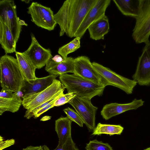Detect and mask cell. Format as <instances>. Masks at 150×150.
<instances>
[{"mask_svg":"<svg viewBox=\"0 0 150 150\" xmlns=\"http://www.w3.org/2000/svg\"><path fill=\"white\" fill-rule=\"evenodd\" d=\"M53 150H79L73 141L71 137L69 138L65 143L62 146L58 145Z\"/></svg>","mask_w":150,"mask_h":150,"instance_id":"obj_29","label":"cell"},{"mask_svg":"<svg viewBox=\"0 0 150 150\" xmlns=\"http://www.w3.org/2000/svg\"><path fill=\"white\" fill-rule=\"evenodd\" d=\"M72 121L67 116L61 117L55 121V131L59 138L58 145L62 146L71 137Z\"/></svg>","mask_w":150,"mask_h":150,"instance_id":"obj_20","label":"cell"},{"mask_svg":"<svg viewBox=\"0 0 150 150\" xmlns=\"http://www.w3.org/2000/svg\"><path fill=\"white\" fill-rule=\"evenodd\" d=\"M31 42L28 49L23 52L31 60L36 69H40L46 66L52 57L50 49H46L39 43L33 33L31 34Z\"/></svg>","mask_w":150,"mask_h":150,"instance_id":"obj_11","label":"cell"},{"mask_svg":"<svg viewBox=\"0 0 150 150\" xmlns=\"http://www.w3.org/2000/svg\"><path fill=\"white\" fill-rule=\"evenodd\" d=\"M42 150H50L49 148L45 145L42 146Z\"/></svg>","mask_w":150,"mask_h":150,"instance_id":"obj_35","label":"cell"},{"mask_svg":"<svg viewBox=\"0 0 150 150\" xmlns=\"http://www.w3.org/2000/svg\"><path fill=\"white\" fill-rule=\"evenodd\" d=\"M124 127L120 125L103 124L98 123L93 131L92 135H100L101 134H108L110 136L114 134L120 135Z\"/></svg>","mask_w":150,"mask_h":150,"instance_id":"obj_23","label":"cell"},{"mask_svg":"<svg viewBox=\"0 0 150 150\" xmlns=\"http://www.w3.org/2000/svg\"><path fill=\"white\" fill-rule=\"evenodd\" d=\"M65 88L59 80L55 79L51 85L43 91L23 98L22 105L27 110H31L58 96L64 94Z\"/></svg>","mask_w":150,"mask_h":150,"instance_id":"obj_7","label":"cell"},{"mask_svg":"<svg viewBox=\"0 0 150 150\" xmlns=\"http://www.w3.org/2000/svg\"><path fill=\"white\" fill-rule=\"evenodd\" d=\"M92 64L101 78L105 86H112L121 89L127 94L132 93L137 83L136 81L122 76L97 62H93Z\"/></svg>","mask_w":150,"mask_h":150,"instance_id":"obj_5","label":"cell"},{"mask_svg":"<svg viewBox=\"0 0 150 150\" xmlns=\"http://www.w3.org/2000/svg\"><path fill=\"white\" fill-rule=\"evenodd\" d=\"M98 0H67L54 14V20L60 27L59 36L64 33L70 38L76 33L89 10Z\"/></svg>","mask_w":150,"mask_h":150,"instance_id":"obj_1","label":"cell"},{"mask_svg":"<svg viewBox=\"0 0 150 150\" xmlns=\"http://www.w3.org/2000/svg\"><path fill=\"white\" fill-rule=\"evenodd\" d=\"M81 39L79 37H76L69 43L60 47L58 50V53L63 58L67 57L69 54L74 52L80 47Z\"/></svg>","mask_w":150,"mask_h":150,"instance_id":"obj_24","label":"cell"},{"mask_svg":"<svg viewBox=\"0 0 150 150\" xmlns=\"http://www.w3.org/2000/svg\"><path fill=\"white\" fill-rule=\"evenodd\" d=\"M1 86L15 92L21 90L25 80L16 58L6 54L0 59Z\"/></svg>","mask_w":150,"mask_h":150,"instance_id":"obj_2","label":"cell"},{"mask_svg":"<svg viewBox=\"0 0 150 150\" xmlns=\"http://www.w3.org/2000/svg\"><path fill=\"white\" fill-rule=\"evenodd\" d=\"M58 76L50 74L45 77L38 78L32 83L25 80L23 86L21 90L24 94L22 98L41 92L51 85Z\"/></svg>","mask_w":150,"mask_h":150,"instance_id":"obj_15","label":"cell"},{"mask_svg":"<svg viewBox=\"0 0 150 150\" xmlns=\"http://www.w3.org/2000/svg\"><path fill=\"white\" fill-rule=\"evenodd\" d=\"M13 97L10 98H0V115L6 111L14 113L18 111L22 105L21 97L14 92Z\"/></svg>","mask_w":150,"mask_h":150,"instance_id":"obj_22","label":"cell"},{"mask_svg":"<svg viewBox=\"0 0 150 150\" xmlns=\"http://www.w3.org/2000/svg\"><path fill=\"white\" fill-rule=\"evenodd\" d=\"M144 101L142 99H134L131 102L125 104L112 103L107 104L103 107L101 115L106 120L127 111L136 110L143 105Z\"/></svg>","mask_w":150,"mask_h":150,"instance_id":"obj_14","label":"cell"},{"mask_svg":"<svg viewBox=\"0 0 150 150\" xmlns=\"http://www.w3.org/2000/svg\"><path fill=\"white\" fill-rule=\"evenodd\" d=\"M21 150H42V146H28Z\"/></svg>","mask_w":150,"mask_h":150,"instance_id":"obj_33","label":"cell"},{"mask_svg":"<svg viewBox=\"0 0 150 150\" xmlns=\"http://www.w3.org/2000/svg\"><path fill=\"white\" fill-rule=\"evenodd\" d=\"M14 95L12 91L2 89L0 92V98H13Z\"/></svg>","mask_w":150,"mask_h":150,"instance_id":"obj_32","label":"cell"},{"mask_svg":"<svg viewBox=\"0 0 150 150\" xmlns=\"http://www.w3.org/2000/svg\"><path fill=\"white\" fill-rule=\"evenodd\" d=\"M63 111L67 116L72 121L75 122L80 127H83L84 123L76 111L69 107L64 109Z\"/></svg>","mask_w":150,"mask_h":150,"instance_id":"obj_26","label":"cell"},{"mask_svg":"<svg viewBox=\"0 0 150 150\" xmlns=\"http://www.w3.org/2000/svg\"><path fill=\"white\" fill-rule=\"evenodd\" d=\"M28 9L32 21L37 26L49 31L54 30L57 24L53 12L50 7L33 2Z\"/></svg>","mask_w":150,"mask_h":150,"instance_id":"obj_8","label":"cell"},{"mask_svg":"<svg viewBox=\"0 0 150 150\" xmlns=\"http://www.w3.org/2000/svg\"><path fill=\"white\" fill-rule=\"evenodd\" d=\"M110 0H98L96 4L89 10L78 29L75 37L81 38L89 26L93 22L105 15L107 7L110 5Z\"/></svg>","mask_w":150,"mask_h":150,"instance_id":"obj_13","label":"cell"},{"mask_svg":"<svg viewBox=\"0 0 150 150\" xmlns=\"http://www.w3.org/2000/svg\"><path fill=\"white\" fill-rule=\"evenodd\" d=\"M54 101L48 104L42 109L38 111L34 115L33 117L34 118L36 119L40 116L41 114L47 111L49 109L54 107L53 103Z\"/></svg>","mask_w":150,"mask_h":150,"instance_id":"obj_31","label":"cell"},{"mask_svg":"<svg viewBox=\"0 0 150 150\" xmlns=\"http://www.w3.org/2000/svg\"><path fill=\"white\" fill-rule=\"evenodd\" d=\"M16 92L17 95L19 97L23 98V97L24 94L21 90L18 91Z\"/></svg>","mask_w":150,"mask_h":150,"instance_id":"obj_34","label":"cell"},{"mask_svg":"<svg viewBox=\"0 0 150 150\" xmlns=\"http://www.w3.org/2000/svg\"><path fill=\"white\" fill-rule=\"evenodd\" d=\"M144 150H150V147H148L144 149Z\"/></svg>","mask_w":150,"mask_h":150,"instance_id":"obj_36","label":"cell"},{"mask_svg":"<svg viewBox=\"0 0 150 150\" xmlns=\"http://www.w3.org/2000/svg\"><path fill=\"white\" fill-rule=\"evenodd\" d=\"M63 94L58 96L31 110H27L25 112L24 117L26 118L27 119H30L31 117H33L34 115L38 111L42 109L48 104L55 101L60 96Z\"/></svg>","mask_w":150,"mask_h":150,"instance_id":"obj_28","label":"cell"},{"mask_svg":"<svg viewBox=\"0 0 150 150\" xmlns=\"http://www.w3.org/2000/svg\"><path fill=\"white\" fill-rule=\"evenodd\" d=\"M75 109L89 130H93L96 127V115L98 109L90 100L76 95L69 103Z\"/></svg>","mask_w":150,"mask_h":150,"instance_id":"obj_9","label":"cell"},{"mask_svg":"<svg viewBox=\"0 0 150 150\" xmlns=\"http://www.w3.org/2000/svg\"><path fill=\"white\" fill-rule=\"evenodd\" d=\"M16 43L9 28L0 21V44L6 54L16 52Z\"/></svg>","mask_w":150,"mask_h":150,"instance_id":"obj_19","label":"cell"},{"mask_svg":"<svg viewBox=\"0 0 150 150\" xmlns=\"http://www.w3.org/2000/svg\"><path fill=\"white\" fill-rule=\"evenodd\" d=\"M59 78L68 93H75L80 97L90 100L96 96H102L105 87L74 74L61 75Z\"/></svg>","mask_w":150,"mask_h":150,"instance_id":"obj_3","label":"cell"},{"mask_svg":"<svg viewBox=\"0 0 150 150\" xmlns=\"http://www.w3.org/2000/svg\"><path fill=\"white\" fill-rule=\"evenodd\" d=\"M74 74L96 84L104 85L101 78L86 56L74 58Z\"/></svg>","mask_w":150,"mask_h":150,"instance_id":"obj_12","label":"cell"},{"mask_svg":"<svg viewBox=\"0 0 150 150\" xmlns=\"http://www.w3.org/2000/svg\"><path fill=\"white\" fill-rule=\"evenodd\" d=\"M74 93H68L60 96L54 102V106L58 107L69 103L76 95Z\"/></svg>","mask_w":150,"mask_h":150,"instance_id":"obj_27","label":"cell"},{"mask_svg":"<svg viewBox=\"0 0 150 150\" xmlns=\"http://www.w3.org/2000/svg\"><path fill=\"white\" fill-rule=\"evenodd\" d=\"M15 53L16 58L25 80L30 83H32L37 78L35 75L36 68L23 52L16 51Z\"/></svg>","mask_w":150,"mask_h":150,"instance_id":"obj_18","label":"cell"},{"mask_svg":"<svg viewBox=\"0 0 150 150\" xmlns=\"http://www.w3.org/2000/svg\"><path fill=\"white\" fill-rule=\"evenodd\" d=\"M52 58L47 63L45 68L50 74L59 76L67 73L74 74V58L67 57L63 58L60 62H55Z\"/></svg>","mask_w":150,"mask_h":150,"instance_id":"obj_16","label":"cell"},{"mask_svg":"<svg viewBox=\"0 0 150 150\" xmlns=\"http://www.w3.org/2000/svg\"><path fill=\"white\" fill-rule=\"evenodd\" d=\"M0 150H2L5 148L14 144L15 142V140L13 139L4 141L3 137L1 136H0Z\"/></svg>","mask_w":150,"mask_h":150,"instance_id":"obj_30","label":"cell"},{"mask_svg":"<svg viewBox=\"0 0 150 150\" xmlns=\"http://www.w3.org/2000/svg\"><path fill=\"white\" fill-rule=\"evenodd\" d=\"M90 37L93 40H103L110 30L109 20L105 15L92 23L88 27Z\"/></svg>","mask_w":150,"mask_h":150,"instance_id":"obj_17","label":"cell"},{"mask_svg":"<svg viewBox=\"0 0 150 150\" xmlns=\"http://www.w3.org/2000/svg\"><path fill=\"white\" fill-rule=\"evenodd\" d=\"M0 21L9 28L17 42L19 39L22 26L27 25L24 21L20 20L18 17L16 5L14 1L12 0H0Z\"/></svg>","mask_w":150,"mask_h":150,"instance_id":"obj_6","label":"cell"},{"mask_svg":"<svg viewBox=\"0 0 150 150\" xmlns=\"http://www.w3.org/2000/svg\"><path fill=\"white\" fill-rule=\"evenodd\" d=\"M135 19L132 38L136 43L146 44L150 36V0H139V15Z\"/></svg>","mask_w":150,"mask_h":150,"instance_id":"obj_4","label":"cell"},{"mask_svg":"<svg viewBox=\"0 0 150 150\" xmlns=\"http://www.w3.org/2000/svg\"><path fill=\"white\" fill-rule=\"evenodd\" d=\"M145 44L132 77L141 86H150V42Z\"/></svg>","mask_w":150,"mask_h":150,"instance_id":"obj_10","label":"cell"},{"mask_svg":"<svg viewBox=\"0 0 150 150\" xmlns=\"http://www.w3.org/2000/svg\"><path fill=\"white\" fill-rule=\"evenodd\" d=\"M121 13L126 16L136 18L139 11V0H113Z\"/></svg>","mask_w":150,"mask_h":150,"instance_id":"obj_21","label":"cell"},{"mask_svg":"<svg viewBox=\"0 0 150 150\" xmlns=\"http://www.w3.org/2000/svg\"><path fill=\"white\" fill-rule=\"evenodd\" d=\"M85 149L86 150H113L108 143H104L96 139L90 141L86 144Z\"/></svg>","mask_w":150,"mask_h":150,"instance_id":"obj_25","label":"cell"}]
</instances>
